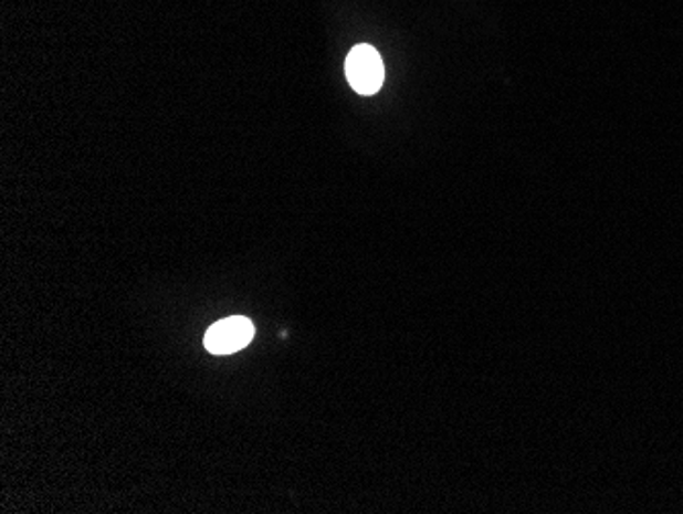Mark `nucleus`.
Here are the masks:
<instances>
[{"instance_id": "f257e3e1", "label": "nucleus", "mask_w": 683, "mask_h": 514, "mask_svg": "<svg viewBox=\"0 0 683 514\" xmlns=\"http://www.w3.org/2000/svg\"><path fill=\"white\" fill-rule=\"evenodd\" d=\"M346 78L358 95H375L385 81L379 52L372 45H356L346 57Z\"/></svg>"}, {"instance_id": "f03ea898", "label": "nucleus", "mask_w": 683, "mask_h": 514, "mask_svg": "<svg viewBox=\"0 0 683 514\" xmlns=\"http://www.w3.org/2000/svg\"><path fill=\"white\" fill-rule=\"evenodd\" d=\"M254 324L244 316H232L225 321H219L207 331L206 348L213 355H232L250 345L254 338Z\"/></svg>"}]
</instances>
